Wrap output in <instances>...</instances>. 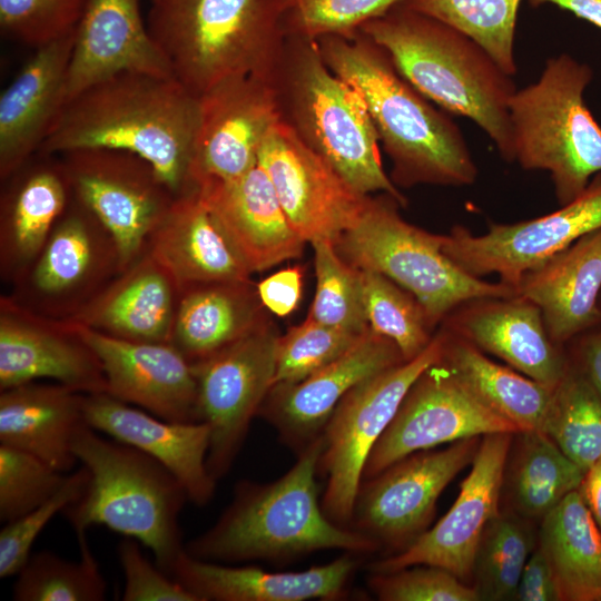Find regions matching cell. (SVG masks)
<instances>
[{"label": "cell", "instance_id": "cell-1", "mask_svg": "<svg viewBox=\"0 0 601 601\" xmlns=\"http://www.w3.org/2000/svg\"><path fill=\"white\" fill-rule=\"evenodd\" d=\"M199 97L175 77L122 72L66 101L37 155L83 148L136 154L150 162L175 196L193 190L190 165Z\"/></svg>", "mask_w": 601, "mask_h": 601}, {"label": "cell", "instance_id": "cell-2", "mask_svg": "<svg viewBox=\"0 0 601 601\" xmlns=\"http://www.w3.org/2000/svg\"><path fill=\"white\" fill-rule=\"evenodd\" d=\"M327 66L363 98L396 186L474 184L477 167L459 126L406 81L361 30L317 39Z\"/></svg>", "mask_w": 601, "mask_h": 601}, {"label": "cell", "instance_id": "cell-3", "mask_svg": "<svg viewBox=\"0 0 601 601\" xmlns=\"http://www.w3.org/2000/svg\"><path fill=\"white\" fill-rule=\"evenodd\" d=\"M323 449L321 435L298 452L295 464L279 479L239 481L218 520L185 543V551L228 564L286 561L329 549L356 554L378 551L370 538L324 513L316 484Z\"/></svg>", "mask_w": 601, "mask_h": 601}, {"label": "cell", "instance_id": "cell-4", "mask_svg": "<svg viewBox=\"0 0 601 601\" xmlns=\"http://www.w3.org/2000/svg\"><path fill=\"white\" fill-rule=\"evenodd\" d=\"M361 31L385 50L396 70L442 110L469 118L513 162L509 101L512 76L472 38L402 3Z\"/></svg>", "mask_w": 601, "mask_h": 601}, {"label": "cell", "instance_id": "cell-5", "mask_svg": "<svg viewBox=\"0 0 601 601\" xmlns=\"http://www.w3.org/2000/svg\"><path fill=\"white\" fill-rule=\"evenodd\" d=\"M294 0H151L148 30L174 77L199 97L242 76H268Z\"/></svg>", "mask_w": 601, "mask_h": 601}, {"label": "cell", "instance_id": "cell-6", "mask_svg": "<svg viewBox=\"0 0 601 601\" xmlns=\"http://www.w3.org/2000/svg\"><path fill=\"white\" fill-rule=\"evenodd\" d=\"M280 120L355 190L382 191L406 206L384 170L366 105L325 62L317 40L287 35L270 73Z\"/></svg>", "mask_w": 601, "mask_h": 601}, {"label": "cell", "instance_id": "cell-7", "mask_svg": "<svg viewBox=\"0 0 601 601\" xmlns=\"http://www.w3.org/2000/svg\"><path fill=\"white\" fill-rule=\"evenodd\" d=\"M73 453L88 471L81 495L62 511L75 532L101 525L132 538L170 575L185 550L179 515L189 500L181 483L148 454L89 425L77 433Z\"/></svg>", "mask_w": 601, "mask_h": 601}, {"label": "cell", "instance_id": "cell-8", "mask_svg": "<svg viewBox=\"0 0 601 601\" xmlns=\"http://www.w3.org/2000/svg\"><path fill=\"white\" fill-rule=\"evenodd\" d=\"M592 78L589 65L560 53L509 101L513 161L526 170L548 171L560 206L580 196L601 173V126L583 99Z\"/></svg>", "mask_w": 601, "mask_h": 601}, {"label": "cell", "instance_id": "cell-9", "mask_svg": "<svg viewBox=\"0 0 601 601\" xmlns=\"http://www.w3.org/2000/svg\"><path fill=\"white\" fill-rule=\"evenodd\" d=\"M400 206L387 194L370 197L357 223L335 240L339 255L410 292L432 327L465 303L516 295L508 284L490 283L461 269L443 252V235L407 223L397 210Z\"/></svg>", "mask_w": 601, "mask_h": 601}, {"label": "cell", "instance_id": "cell-10", "mask_svg": "<svg viewBox=\"0 0 601 601\" xmlns=\"http://www.w3.org/2000/svg\"><path fill=\"white\" fill-rule=\"evenodd\" d=\"M445 327L416 357L381 372L352 388L338 403L324 431L318 471L326 476L321 501L326 516L348 526L366 460L394 418L417 377L444 352Z\"/></svg>", "mask_w": 601, "mask_h": 601}, {"label": "cell", "instance_id": "cell-11", "mask_svg": "<svg viewBox=\"0 0 601 601\" xmlns=\"http://www.w3.org/2000/svg\"><path fill=\"white\" fill-rule=\"evenodd\" d=\"M58 156L72 196L115 239L124 272L145 252L175 194L150 162L129 151L83 148Z\"/></svg>", "mask_w": 601, "mask_h": 601}, {"label": "cell", "instance_id": "cell-12", "mask_svg": "<svg viewBox=\"0 0 601 601\" xmlns=\"http://www.w3.org/2000/svg\"><path fill=\"white\" fill-rule=\"evenodd\" d=\"M481 437L412 453L362 480L349 528L370 538L384 556L412 545L428 528L449 483L472 463Z\"/></svg>", "mask_w": 601, "mask_h": 601}, {"label": "cell", "instance_id": "cell-13", "mask_svg": "<svg viewBox=\"0 0 601 601\" xmlns=\"http://www.w3.org/2000/svg\"><path fill=\"white\" fill-rule=\"evenodd\" d=\"M115 239L73 196L43 248L10 295L57 319L71 318L120 274Z\"/></svg>", "mask_w": 601, "mask_h": 601}, {"label": "cell", "instance_id": "cell-14", "mask_svg": "<svg viewBox=\"0 0 601 601\" xmlns=\"http://www.w3.org/2000/svg\"><path fill=\"white\" fill-rule=\"evenodd\" d=\"M278 335L270 323L215 355L191 364L198 387V417L209 427L207 467L218 481L236 460L265 397L274 385Z\"/></svg>", "mask_w": 601, "mask_h": 601}, {"label": "cell", "instance_id": "cell-15", "mask_svg": "<svg viewBox=\"0 0 601 601\" xmlns=\"http://www.w3.org/2000/svg\"><path fill=\"white\" fill-rule=\"evenodd\" d=\"M601 228V173L583 193L558 210L513 224H490L474 235L455 226L443 235L442 249L461 269L474 277L496 274L500 282L516 287L530 270Z\"/></svg>", "mask_w": 601, "mask_h": 601}, {"label": "cell", "instance_id": "cell-16", "mask_svg": "<svg viewBox=\"0 0 601 601\" xmlns=\"http://www.w3.org/2000/svg\"><path fill=\"white\" fill-rule=\"evenodd\" d=\"M516 432L514 424L483 404L441 358L406 393L372 449L362 480L418 451L469 437Z\"/></svg>", "mask_w": 601, "mask_h": 601}, {"label": "cell", "instance_id": "cell-17", "mask_svg": "<svg viewBox=\"0 0 601 601\" xmlns=\"http://www.w3.org/2000/svg\"><path fill=\"white\" fill-rule=\"evenodd\" d=\"M257 164L304 242L335 240L361 218L370 195L355 190L282 120L265 138Z\"/></svg>", "mask_w": 601, "mask_h": 601}, {"label": "cell", "instance_id": "cell-18", "mask_svg": "<svg viewBox=\"0 0 601 601\" xmlns=\"http://www.w3.org/2000/svg\"><path fill=\"white\" fill-rule=\"evenodd\" d=\"M279 121L276 89L268 76L233 77L199 96L191 188L236 179L256 166L265 138Z\"/></svg>", "mask_w": 601, "mask_h": 601}, {"label": "cell", "instance_id": "cell-19", "mask_svg": "<svg viewBox=\"0 0 601 601\" xmlns=\"http://www.w3.org/2000/svg\"><path fill=\"white\" fill-rule=\"evenodd\" d=\"M513 434L482 436L471 471L445 515L404 551L373 562L370 571L385 573L428 564L445 569L471 584L482 533L501 511L504 469Z\"/></svg>", "mask_w": 601, "mask_h": 601}, {"label": "cell", "instance_id": "cell-20", "mask_svg": "<svg viewBox=\"0 0 601 601\" xmlns=\"http://www.w3.org/2000/svg\"><path fill=\"white\" fill-rule=\"evenodd\" d=\"M48 378L85 394L107 392L99 357L70 319L0 297V391Z\"/></svg>", "mask_w": 601, "mask_h": 601}, {"label": "cell", "instance_id": "cell-21", "mask_svg": "<svg viewBox=\"0 0 601 601\" xmlns=\"http://www.w3.org/2000/svg\"><path fill=\"white\" fill-rule=\"evenodd\" d=\"M403 362L395 343L368 328L345 353L306 378L274 385L257 415L300 452L323 434L334 410L352 388Z\"/></svg>", "mask_w": 601, "mask_h": 601}, {"label": "cell", "instance_id": "cell-22", "mask_svg": "<svg viewBox=\"0 0 601 601\" xmlns=\"http://www.w3.org/2000/svg\"><path fill=\"white\" fill-rule=\"evenodd\" d=\"M73 323L101 362L106 393L166 421L199 422L193 365L170 343L122 339Z\"/></svg>", "mask_w": 601, "mask_h": 601}, {"label": "cell", "instance_id": "cell-23", "mask_svg": "<svg viewBox=\"0 0 601 601\" xmlns=\"http://www.w3.org/2000/svg\"><path fill=\"white\" fill-rule=\"evenodd\" d=\"M122 72L174 77L141 17L139 0H88L75 32L63 104Z\"/></svg>", "mask_w": 601, "mask_h": 601}, {"label": "cell", "instance_id": "cell-24", "mask_svg": "<svg viewBox=\"0 0 601 601\" xmlns=\"http://www.w3.org/2000/svg\"><path fill=\"white\" fill-rule=\"evenodd\" d=\"M87 424L148 454L181 483L188 500L206 505L216 480L207 467L209 427L204 422L166 421L106 392L85 394Z\"/></svg>", "mask_w": 601, "mask_h": 601}, {"label": "cell", "instance_id": "cell-25", "mask_svg": "<svg viewBox=\"0 0 601 601\" xmlns=\"http://www.w3.org/2000/svg\"><path fill=\"white\" fill-rule=\"evenodd\" d=\"M346 552L332 562L298 572H272L255 565L206 561L185 550L170 575L198 601L338 600L346 594L358 561Z\"/></svg>", "mask_w": 601, "mask_h": 601}, {"label": "cell", "instance_id": "cell-26", "mask_svg": "<svg viewBox=\"0 0 601 601\" xmlns=\"http://www.w3.org/2000/svg\"><path fill=\"white\" fill-rule=\"evenodd\" d=\"M450 315L451 332L515 371L555 387L570 361L550 337L540 308L520 297L481 298Z\"/></svg>", "mask_w": 601, "mask_h": 601}, {"label": "cell", "instance_id": "cell-27", "mask_svg": "<svg viewBox=\"0 0 601 601\" xmlns=\"http://www.w3.org/2000/svg\"><path fill=\"white\" fill-rule=\"evenodd\" d=\"M195 189L252 274L303 254L306 242L289 225L267 174L258 164L236 179Z\"/></svg>", "mask_w": 601, "mask_h": 601}, {"label": "cell", "instance_id": "cell-28", "mask_svg": "<svg viewBox=\"0 0 601 601\" xmlns=\"http://www.w3.org/2000/svg\"><path fill=\"white\" fill-rule=\"evenodd\" d=\"M75 32L37 48L20 72L1 92L2 183L38 154L63 105V87Z\"/></svg>", "mask_w": 601, "mask_h": 601}, {"label": "cell", "instance_id": "cell-29", "mask_svg": "<svg viewBox=\"0 0 601 601\" xmlns=\"http://www.w3.org/2000/svg\"><path fill=\"white\" fill-rule=\"evenodd\" d=\"M515 293L540 308L558 345L600 326L601 228L528 272Z\"/></svg>", "mask_w": 601, "mask_h": 601}, {"label": "cell", "instance_id": "cell-30", "mask_svg": "<svg viewBox=\"0 0 601 601\" xmlns=\"http://www.w3.org/2000/svg\"><path fill=\"white\" fill-rule=\"evenodd\" d=\"M37 156L3 181L1 193L0 273L12 285L36 260L72 197L60 160Z\"/></svg>", "mask_w": 601, "mask_h": 601}, {"label": "cell", "instance_id": "cell-31", "mask_svg": "<svg viewBox=\"0 0 601 601\" xmlns=\"http://www.w3.org/2000/svg\"><path fill=\"white\" fill-rule=\"evenodd\" d=\"M180 288L147 249L70 321L135 342L169 343Z\"/></svg>", "mask_w": 601, "mask_h": 601}, {"label": "cell", "instance_id": "cell-32", "mask_svg": "<svg viewBox=\"0 0 601 601\" xmlns=\"http://www.w3.org/2000/svg\"><path fill=\"white\" fill-rule=\"evenodd\" d=\"M146 249L180 290L199 284L250 282L252 273L196 189L175 197Z\"/></svg>", "mask_w": 601, "mask_h": 601}, {"label": "cell", "instance_id": "cell-33", "mask_svg": "<svg viewBox=\"0 0 601 601\" xmlns=\"http://www.w3.org/2000/svg\"><path fill=\"white\" fill-rule=\"evenodd\" d=\"M85 393L37 381L0 393V443L26 451L69 473L76 463L73 440L88 425Z\"/></svg>", "mask_w": 601, "mask_h": 601}, {"label": "cell", "instance_id": "cell-34", "mask_svg": "<svg viewBox=\"0 0 601 601\" xmlns=\"http://www.w3.org/2000/svg\"><path fill=\"white\" fill-rule=\"evenodd\" d=\"M252 282L208 283L180 290L169 343L195 364L245 337L266 321Z\"/></svg>", "mask_w": 601, "mask_h": 601}, {"label": "cell", "instance_id": "cell-35", "mask_svg": "<svg viewBox=\"0 0 601 601\" xmlns=\"http://www.w3.org/2000/svg\"><path fill=\"white\" fill-rule=\"evenodd\" d=\"M536 545L560 601H601V532L580 487L540 521Z\"/></svg>", "mask_w": 601, "mask_h": 601}, {"label": "cell", "instance_id": "cell-36", "mask_svg": "<svg viewBox=\"0 0 601 601\" xmlns=\"http://www.w3.org/2000/svg\"><path fill=\"white\" fill-rule=\"evenodd\" d=\"M442 361L490 410L519 432L542 431L554 387L490 359L481 349L445 327Z\"/></svg>", "mask_w": 601, "mask_h": 601}, {"label": "cell", "instance_id": "cell-37", "mask_svg": "<svg viewBox=\"0 0 601 601\" xmlns=\"http://www.w3.org/2000/svg\"><path fill=\"white\" fill-rule=\"evenodd\" d=\"M585 472L542 431H520L510 445L502 492L511 511L541 521L569 493L578 490Z\"/></svg>", "mask_w": 601, "mask_h": 601}, {"label": "cell", "instance_id": "cell-38", "mask_svg": "<svg viewBox=\"0 0 601 601\" xmlns=\"http://www.w3.org/2000/svg\"><path fill=\"white\" fill-rule=\"evenodd\" d=\"M536 543L532 521L511 510L500 511L485 526L474 556L471 584L479 600H513Z\"/></svg>", "mask_w": 601, "mask_h": 601}, {"label": "cell", "instance_id": "cell-39", "mask_svg": "<svg viewBox=\"0 0 601 601\" xmlns=\"http://www.w3.org/2000/svg\"><path fill=\"white\" fill-rule=\"evenodd\" d=\"M542 432L584 472L601 459V400L571 362L553 390Z\"/></svg>", "mask_w": 601, "mask_h": 601}, {"label": "cell", "instance_id": "cell-40", "mask_svg": "<svg viewBox=\"0 0 601 601\" xmlns=\"http://www.w3.org/2000/svg\"><path fill=\"white\" fill-rule=\"evenodd\" d=\"M80 560L69 561L50 551L32 553L17 573L14 601H102L107 582L91 552L86 532L76 533Z\"/></svg>", "mask_w": 601, "mask_h": 601}, {"label": "cell", "instance_id": "cell-41", "mask_svg": "<svg viewBox=\"0 0 601 601\" xmlns=\"http://www.w3.org/2000/svg\"><path fill=\"white\" fill-rule=\"evenodd\" d=\"M521 0H404L476 41L510 76L516 73L514 39Z\"/></svg>", "mask_w": 601, "mask_h": 601}, {"label": "cell", "instance_id": "cell-42", "mask_svg": "<svg viewBox=\"0 0 601 601\" xmlns=\"http://www.w3.org/2000/svg\"><path fill=\"white\" fill-rule=\"evenodd\" d=\"M361 270L370 328L395 343L404 361L418 356L434 336L422 305L386 276L370 269Z\"/></svg>", "mask_w": 601, "mask_h": 601}, {"label": "cell", "instance_id": "cell-43", "mask_svg": "<svg viewBox=\"0 0 601 601\" xmlns=\"http://www.w3.org/2000/svg\"><path fill=\"white\" fill-rule=\"evenodd\" d=\"M314 249L316 290L307 315L323 325L365 333L367 323L362 270L345 260L329 239L311 243Z\"/></svg>", "mask_w": 601, "mask_h": 601}, {"label": "cell", "instance_id": "cell-44", "mask_svg": "<svg viewBox=\"0 0 601 601\" xmlns=\"http://www.w3.org/2000/svg\"><path fill=\"white\" fill-rule=\"evenodd\" d=\"M363 334L306 317L278 336L274 385L300 382L345 353Z\"/></svg>", "mask_w": 601, "mask_h": 601}, {"label": "cell", "instance_id": "cell-45", "mask_svg": "<svg viewBox=\"0 0 601 601\" xmlns=\"http://www.w3.org/2000/svg\"><path fill=\"white\" fill-rule=\"evenodd\" d=\"M68 474L26 451L0 443L1 522L12 521L49 500Z\"/></svg>", "mask_w": 601, "mask_h": 601}, {"label": "cell", "instance_id": "cell-46", "mask_svg": "<svg viewBox=\"0 0 601 601\" xmlns=\"http://www.w3.org/2000/svg\"><path fill=\"white\" fill-rule=\"evenodd\" d=\"M404 0H294L285 19L287 35L317 40L324 36L352 37Z\"/></svg>", "mask_w": 601, "mask_h": 601}, {"label": "cell", "instance_id": "cell-47", "mask_svg": "<svg viewBox=\"0 0 601 601\" xmlns=\"http://www.w3.org/2000/svg\"><path fill=\"white\" fill-rule=\"evenodd\" d=\"M88 0H0L1 30L33 48L75 32Z\"/></svg>", "mask_w": 601, "mask_h": 601}, {"label": "cell", "instance_id": "cell-48", "mask_svg": "<svg viewBox=\"0 0 601 601\" xmlns=\"http://www.w3.org/2000/svg\"><path fill=\"white\" fill-rule=\"evenodd\" d=\"M88 481V471L82 465L69 473L61 489L41 505L28 513L4 523L0 531V578L7 579L21 570L30 558L31 548L49 523L59 512L76 502Z\"/></svg>", "mask_w": 601, "mask_h": 601}, {"label": "cell", "instance_id": "cell-49", "mask_svg": "<svg viewBox=\"0 0 601 601\" xmlns=\"http://www.w3.org/2000/svg\"><path fill=\"white\" fill-rule=\"evenodd\" d=\"M367 585L381 601H479L471 584L445 569L428 564L371 572Z\"/></svg>", "mask_w": 601, "mask_h": 601}, {"label": "cell", "instance_id": "cell-50", "mask_svg": "<svg viewBox=\"0 0 601 601\" xmlns=\"http://www.w3.org/2000/svg\"><path fill=\"white\" fill-rule=\"evenodd\" d=\"M139 544L127 536L118 544V559L125 577L122 601H198L156 562H150Z\"/></svg>", "mask_w": 601, "mask_h": 601}, {"label": "cell", "instance_id": "cell-51", "mask_svg": "<svg viewBox=\"0 0 601 601\" xmlns=\"http://www.w3.org/2000/svg\"><path fill=\"white\" fill-rule=\"evenodd\" d=\"M303 268L286 267L256 285L263 306L279 317L289 315L298 306L303 293Z\"/></svg>", "mask_w": 601, "mask_h": 601}, {"label": "cell", "instance_id": "cell-52", "mask_svg": "<svg viewBox=\"0 0 601 601\" xmlns=\"http://www.w3.org/2000/svg\"><path fill=\"white\" fill-rule=\"evenodd\" d=\"M514 601H560L551 569L536 545L521 573Z\"/></svg>", "mask_w": 601, "mask_h": 601}, {"label": "cell", "instance_id": "cell-53", "mask_svg": "<svg viewBox=\"0 0 601 601\" xmlns=\"http://www.w3.org/2000/svg\"><path fill=\"white\" fill-rule=\"evenodd\" d=\"M581 336L573 365L583 374L601 400V326Z\"/></svg>", "mask_w": 601, "mask_h": 601}, {"label": "cell", "instance_id": "cell-54", "mask_svg": "<svg viewBox=\"0 0 601 601\" xmlns=\"http://www.w3.org/2000/svg\"><path fill=\"white\" fill-rule=\"evenodd\" d=\"M580 492L601 532V459L585 472Z\"/></svg>", "mask_w": 601, "mask_h": 601}, {"label": "cell", "instance_id": "cell-55", "mask_svg": "<svg viewBox=\"0 0 601 601\" xmlns=\"http://www.w3.org/2000/svg\"><path fill=\"white\" fill-rule=\"evenodd\" d=\"M530 2L533 6L554 4L601 29V0H530Z\"/></svg>", "mask_w": 601, "mask_h": 601}, {"label": "cell", "instance_id": "cell-56", "mask_svg": "<svg viewBox=\"0 0 601 601\" xmlns=\"http://www.w3.org/2000/svg\"><path fill=\"white\" fill-rule=\"evenodd\" d=\"M600 308H601V297H600Z\"/></svg>", "mask_w": 601, "mask_h": 601}]
</instances>
